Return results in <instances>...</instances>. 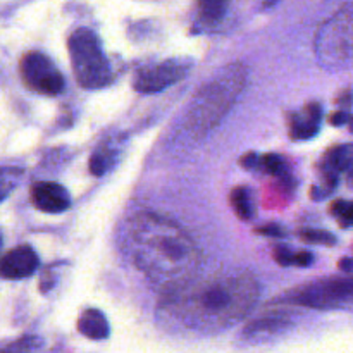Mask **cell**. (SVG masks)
<instances>
[{"label":"cell","instance_id":"10","mask_svg":"<svg viewBox=\"0 0 353 353\" xmlns=\"http://www.w3.org/2000/svg\"><path fill=\"white\" fill-rule=\"evenodd\" d=\"M38 268V255L28 245H21L6 254L0 261V276L6 279L30 278Z\"/></svg>","mask_w":353,"mask_h":353},{"label":"cell","instance_id":"26","mask_svg":"<svg viewBox=\"0 0 353 353\" xmlns=\"http://www.w3.org/2000/svg\"><path fill=\"white\" fill-rule=\"evenodd\" d=\"M0 247H2V236H0Z\"/></svg>","mask_w":353,"mask_h":353},{"label":"cell","instance_id":"16","mask_svg":"<svg viewBox=\"0 0 353 353\" xmlns=\"http://www.w3.org/2000/svg\"><path fill=\"white\" fill-rule=\"evenodd\" d=\"M274 259L278 264L281 265H299V268H309L312 264V254L310 252H299L293 254L288 247H278L274 248Z\"/></svg>","mask_w":353,"mask_h":353},{"label":"cell","instance_id":"4","mask_svg":"<svg viewBox=\"0 0 353 353\" xmlns=\"http://www.w3.org/2000/svg\"><path fill=\"white\" fill-rule=\"evenodd\" d=\"M69 57L76 79L85 90H99L112 81V69L95 31L79 28L69 37Z\"/></svg>","mask_w":353,"mask_h":353},{"label":"cell","instance_id":"11","mask_svg":"<svg viewBox=\"0 0 353 353\" xmlns=\"http://www.w3.org/2000/svg\"><path fill=\"white\" fill-rule=\"evenodd\" d=\"M321 119H323V107L319 103H309L300 114L292 119L290 134L293 140H309L316 137L319 131Z\"/></svg>","mask_w":353,"mask_h":353},{"label":"cell","instance_id":"5","mask_svg":"<svg viewBox=\"0 0 353 353\" xmlns=\"http://www.w3.org/2000/svg\"><path fill=\"white\" fill-rule=\"evenodd\" d=\"M352 3L334 14L317 33V59L324 68H343L352 57Z\"/></svg>","mask_w":353,"mask_h":353},{"label":"cell","instance_id":"20","mask_svg":"<svg viewBox=\"0 0 353 353\" xmlns=\"http://www.w3.org/2000/svg\"><path fill=\"white\" fill-rule=\"evenodd\" d=\"M40 343H41L40 338L24 336V338H19L17 341H14V343L7 345L3 350H0V353H33L38 347H40Z\"/></svg>","mask_w":353,"mask_h":353},{"label":"cell","instance_id":"1","mask_svg":"<svg viewBox=\"0 0 353 353\" xmlns=\"http://www.w3.org/2000/svg\"><path fill=\"white\" fill-rule=\"evenodd\" d=\"M257 299L259 285L250 274H224L188 286L169 305L186 326L214 331L238 323Z\"/></svg>","mask_w":353,"mask_h":353},{"label":"cell","instance_id":"17","mask_svg":"<svg viewBox=\"0 0 353 353\" xmlns=\"http://www.w3.org/2000/svg\"><path fill=\"white\" fill-rule=\"evenodd\" d=\"M23 174L24 171L21 168H0V202L17 188Z\"/></svg>","mask_w":353,"mask_h":353},{"label":"cell","instance_id":"24","mask_svg":"<svg viewBox=\"0 0 353 353\" xmlns=\"http://www.w3.org/2000/svg\"><path fill=\"white\" fill-rule=\"evenodd\" d=\"M259 233L265 234V236H281L283 231H281V228H278V226H265V228H262V230H259Z\"/></svg>","mask_w":353,"mask_h":353},{"label":"cell","instance_id":"9","mask_svg":"<svg viewBox=\"0 0 353 353\" xmlns=\"http://www.w3.org/2000/svg\"><path fill=\"white\" fill-rule=\"evenodd\" d=\"M31 202L38 210L47 214H61L71 205L68 190L54 181L34 183L31 188Z\"/></svg>","mask_w":353,"mask_h":353},{"label":"cell","instance_id":"19","mask_svg":"<svg viewBox=\"0 0 353 353\" xmlns=\"http://www.w3.org/2000/svg\"><path fill=\"white\" fill-rule=\"evenodd\" d=\"M255 168L262 169V171L268 172V174L271 176H283L286 171L285 161L276 154L264 155L262 159L257 157V164H255Z\"/></svg>","mask_w":353,"mask_h":353},{"label":"cell","instance_id":"2","mask_svg":"<svg viewBox=\"0 0 353 353\" xmlns=\"http://www.w3.org/2000/svg\"><path fill=\"white\" fill-rule=\"evenodd\" d=\"M130 245L134 264L152 278L185 276L199 262V252L192 238L176 223L155 214L134 217Z\"/></svg>","mask_w":353,"mask_h":353},{"label":"cell","instance_id":"12","mask_svg":"<svg viewBox=\"0 0 353 353\" xmlns=\"http://www.w3.org/2000/svg\"><path fill=\"white\" fill-rule=\"evenodd\" d=\"M78 330L83 336L90 340H105L109 336L107 317L97 309H88L81 314L78 321Z\"/></svg>","mask_w":353,"mask_h":353},{"label":"cell","instance_id":"3","mask_svg":"<svg viewBox=\"0 0 353 353\" xmlns=\"http://www.w3.org/2000/svg\"><path fill=\"white\" fill-rule=\"evenodd\" d=\"M245 86V68L233 64L205 85L190 107L188 124L195 134H205L217 126Z\"/></svg>","mask_w":353,"mask_h":353},{"label":"cell","instance_id":"6","mask_svg":"<svg viewBox=\"0 0 353 353\" xmlns=\"http://www.w3.org/2000/svg\"><path fill=\"white\" fill-rule=\"evenodd\" d=\"M353 283L350 278H331L296 290L293 300L314 309H338L352 300Z\"/></svg>","mask_w":353,"mask_h":353},{"label":"cell","instance_id":"18","mask_svg":"<svg viewBox=\"0 0 353 353\" xmlns=\"http://www.w3.org/2000/svg\"><path fill=\"white\" fill-rule=\"evenodd\" d=\"M228 3L224 2H202L199 6V17L202 24H217L226 16Z\"/></svg>","mask_w":353,"mask_h":353},{"label":"cell","instance_id":"7","mask_svg":"<svg viewBox=\"0 0 353 353\" xmlns=\"http://www.w3.org/2000/svg\"><path fill=\"white\" fill-rule=\"evenodd\" d=\"M21 78L33 92L48 97L59 95L65 86L64 76L41 52H28L21 59Z\"/></svg>","mask_w":353,"mask_h":353},{"label":"cell","instance_id":"13","mask_svg":"<svg viewBox=\"0 0 353 353\" xmlns=\"http://www.w3.org/2000/svg\"><path fill=\"white\" fill-rule=\"evenodd\" d=\"M231 205H233L234 212L240 219L250 221L254 217L255 209H254V199H252V192L245 186H240V188H234L231 192Z\"/></svg>","mask_w":353,"mask_h":353},{"label":"cell","instance_id":"23","mask_svg":"<svg viewBox=\"0 0 353 353\" xmlns=\"http://www.w3.org/2000/svg\"><path fill=\"white\" fill-rule=\"evenodd\" d=\"M348 119H350V116H348L347 110H338V112L331 117V124H334V126H343V124L348 123Z\"/></svg>","mask_w":353,"mask_h":353},{"label":"cell","instance_id":"22","mask_svg":"<svg viewBox=\"0 0 353 353\" xmlns=\"http://www.w3.org/2000/svg\"><path fill=\"white\" fill-rule=\"evenodd\" d=\"M302 240L305 243H312V245H334L336 243V238L333 236L331 233L323 230H305L302 231Z\"/></svg>","mask_w":353,"mask_h":353},{"label":"cell","instance_id":"15","mask_svg":"<svg viewBox=\"0 0 353 353\" xmlns=\"http://www.w3.org/2000/svg\"><path fill=\"white\" fill-rule=\"evenodd\" d=\"M327 168L324 171V174L334 176L336 178L338 172L347 171L352 165V147L350 145H343V147H338L327 155Z\"/></svg>","mask_w":353,"mask_h":353},{"label":"cell","instance_id":"21","mask_svg":"<svg viewBox=\"0 0 353 353\" xmlns=\"http://www.w3.org/2000/svg\"><path fill=\"white\" fill-rule=\"evenodd\" d=\"M331 214L338 219V223L343 228H350L353 221V209L352 203L347 200H340V202H334L331 207Z\"/></svg>","mask_w":353,"mask_h":353},{"label":"cell","instance_id":"25","mask_svg":"<svg viewBox=\"0 0 353 353\" xmlns=\"http://www.w3.org/2000/svg\"><path fill=\"white\" fill-rule=\"evenodd\" d=\"M340 268L343 269L347 274H350V272H352V261H350V259H348V257L343 259V261H341V264H340Z\"/></svg>","mask_w":353,"mask_h":353},{"label":"cell","instance_id":"14","mask_svg":"<svg viewBox=\"0 0 353 353\" xmlns=\"http://www.w3.org/2000/svg\"><path fill=\"white\" fill-rule=\"evenodd\" d=\"M116 148H112L110 145H100L90 159V171L95 176L105 174L116 162Z\"/></svg>","mask_w":353,"mask_h":353},{"label":"cell","instance_id":"8","mask_svg":"<svg viewBox=\"0 0 353 353\" xmlns=\"http://www.w3.org/2000/svg\"><path fill=\"white\" fill-rule=\"evenodd\" d=\"M188 72V61L171 59L157 65L141 69L134 78V90L140 93H157L181 81Z\"/></svg>","mask_w":353,"mask_h":353}]
</instances>
